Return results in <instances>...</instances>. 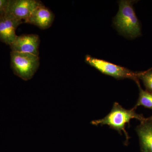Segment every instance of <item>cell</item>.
<instances>
[{
	"label": "cell",
	"instance_id": "obj_11",
	"mask_svg": "<svg viewBox=\"0 0 152 152\" xmlns=\"http://www.w3.org/2000/svg\"><path fill=\"white\" fill-rule=\"evenodd\" d=\"M139 78L142 81L148 91L152 92V71L148 70L140 72Z\"/></svg>",
	"mask_w": 152,
	"mask_h": 152
},
{
	"label": "cell",
	"instance_id": "obj_4",
	"mask_svg": "<svg viewBox=\"0 0 152 152\" xmlns=\"http://www.w3.org/2000/svg\"><path fill=\"white\" fill-rule=\"evenodd\" d=\"M85 61L102 73L113 77L115 78L118 80L130 79L135 81L137 83L139 82V77L140 72H135L124 67L94 58L89 55L86 56Z\"/></svg>",
	"mask_w": 152,
	"mask_h": 152
},
{
	"label": "cell",
	"instance_id": "obj_2",
	"mask_svg": "<svg viewBox=\"0 0 152 152\" xmlns=\"http://www.w3.org/2000/svg\"><path fill=\"white\" fill-rule=\"evenodd\" d=\"M133 1H119V10L113 23L118 32L126 37L133 39L141 34L140 23L133 7Z\"/></svg>",
	"mask_w": 152,
	"mask_h": 152
},
{
	"label": "cell",
	"instance_id": "obj_6",
	"mask_svg": "<svg viewBox=\"0 0 152 152\" xmlns=\"http://www.w3.org/2000/svg\"><path fill=\"white\" fill-rule=\"evenodd\" d=\"M40 40L34 34L17 36L10 45L11 51L26 53L39 56Z\"/></svg>",
	"mask_w": 152,
	"mask_h": 152
},
{
	"label": "cell",
	"instance_id": "obj_7",
	"mask_svg": "<svg viewBox=\"0 0 152 152\" xmlns=\"http://www.w3.org/2000/svg\"><path fill=\"white\" fill-rule=\"evenodd\" d=\"M23 22L7 14L0 15V41L10 45L17 37V28Z\"/></svg>",
	"mask_w": 152,
	"mask_h": 152
},
{
	"label": "cell",
	"instance_id": "obj_9",
	"mask_svg": "<svg viewBox=\"0 0 152 152\" xmlns=\"http://www.w3.org/2000/svg\"><path fill=\"white\" fill-rule=\"evenodd\" d=\"M141 152H152V123L146 118L137 127Z\"/></svg>",
	"mask_w": 152,
	"mask_h": 152
},
{
	"label": "cell",
	"instance_id": "obj_13",
	"mask_svg": "<svg viewBox=\"0 0 152 152\" xmlns=\"http://www.w3.org/2000/svg\"><path fill=\"white\" fill-rule=\"evenodd\" d=\"M148 119L152 123V115L149 118H148Z\"/></svg>",
	"mask_w": 152,
	"mask_h": 152
},
{
	"label": "cell",
	"instance_id": "obj_3",
	"mask_svg": "<svg viewBox=\"0 0 152 152\" xmlns=\"http://www.w3.org/2000/svg\"><path fill=\"white\" fill-rule=\"evenodd\" d=\"M11 66L14 74L25 81L31 80L40 65L39 56L11 51Z\"/></svg>",
	"mask_w": 152,
	"mask_h": 152
},
{
	"label": "cell",
	"instance_id": "obj_8",
	"mask_svg": "<svg viewBox=\"0 0 152 152\" xmlns=\"http://www.w3.org/2000/svg\"><path fill=\"white\" fill-rule=\"evenodd\" d=\"M54 18L52 11L42 4L37 8L24 22L35 25L42 29H46L51 26Z\"/></svg>",
	"mask_w": 152,
	"mask_h": 152
},
{
	"label": "cell",
	"instance_id": "obj_12",
	"mask_svg": "<svg viewBox=\"0 0 152 152\" xmlns=\"http://www.w3.org/2000/svg\"><path fill=\"white\" fill-rule=\"evenodd\" d=\"M9 0H0V15L5 13L8 6Z\"/></svg>",
	"mask_w": 152,
	"mask_h": 152
},
{
	"label": "cell",
	"instance_id": "obj_5",
	"mask_svg": "<svg viewBox=\"0 0 152 152\" xmlns=\"http://www.w3.org/2000/svg\"><path fill=\"white\" fill-rule=\"evenodd\" d=\"M42 4L41 1L36 0H9L5 14L19 20L23 21L24 20L25 21L37 8Z\"/></svg>",
	"mask_w": 152,
	"mask_h": 152
},
{
	"label": "cell",
	"instance_id": "obj_10",
	"mask_svg": "<svg viewBox=\"0 0 152 152\" xmlns=\"http://www.w3.org/2000/svg\"><path fill=\"white\" fill-rule=\"evenodd\" d=\"M137 84L138 86L140 93L138 99L134 108L136 109L139 106H142L152 110V93L143 90L141 88L139 82L137 83Z\"/></svg>",
	"mask_w": 152,
	"mask_h": 152
},
{
	"label": "cell",
	"instance_id": "obj_1",
	"mask_svg": "<svg viewBox=\"0 0 152 152\" xmlns=\"http://www.w3.org/2000/svg\"><path fill=\"white\" fill-rule=\"evenodd\" d=\"M134 107L131 110H126L118 103L115 102L111 111L106 116L101 119L92 121L91 124L95 126L108 125L121 135H122V132H124L126 137V145H127L129 137L125 129L126 125L129 124L132 119L138 120L140 122L146 119L142 115L136 113Z\"/></svg>",
	"mask_w": 152,
	"mask_h": 152
}]
</instances>
